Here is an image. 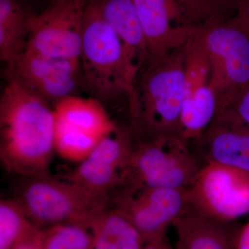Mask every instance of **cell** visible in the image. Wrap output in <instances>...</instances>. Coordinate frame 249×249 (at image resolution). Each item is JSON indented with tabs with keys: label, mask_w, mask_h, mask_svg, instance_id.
<instances>
[{
	"label": "cell",
	"mask_w": 249,
	"mask_h": 249,
	"mask_svg": "<svg viewBox=\"0 0 249 249\" xmlns=\"http://www.w3.org/2000/svg\"><path fill=\"white\" fill-rule=\"evenodd\" d=\"M15 199L40 229L77 224L88 229L100 213L111 206V196H98L70 180L48 175L23 178Z\"/></svg>",
	"instance_id": "277c9868"
},
{
	"label": "cell",
	"mask_w": 249,
	"mask_h": 249,
	"mask_svg": "<svg viewBox=\"0 0 249 249\" xmlns=\"http://www.w3.org/2000/svg\"><path fill=\"white\" fill-rule=\"evenodd\" d=\"M190 207L219 222L235 223L249 214V173L206 164L188 188Z\"/></svg>",
	"instance_id": "ba28073f"
},
{
	"label": "cell",
	"mask_w": 249,
	"mask_h": 249,
	"mask_svg": "<svg viewBox=\"0 0 249 249\" xmlns=\"http://www.w3.org/2000/svg\"><path fill=\"white\" fill-rule=\"evenodd\" d=\"M240 226L206 217L192 208L174 224L175 249H235Z\"/></svg>",
	"instance_id": "5bb4252c"
},
{
	"label": "cell",
	"mask_w": 249,
	"mask_h": 249,
	"mask_svg": "<svg viewBox=\"0 0 249 249\" xmlns=\"http://www.w3.org/2000/svg\"><path fill=\"white\" fill-rule=\"evenodd\" d=\"M222 109L230 111L249 127V84L224 103Z\"/></svg>",
	"instance_id": "603a6c76"
},
{
	"label": "cell",
	"mask_w": 249,
	"mask_h": 249,
	"mask_svg": "<svg viewBox=\"0 0 249 249\" xmlns=\"http://www.w3.org/2000/svg\"><path fill=\"white\" fill-rule=\"evenodd\" d=\"M102 139L91 134L76 132L55 122V153L69 161L78 163L83 161Z\"/></svg>",
	"instance_id": "44dd1931"
},
{
	"label": "cell",
	"mask_w": 249,
	"mask_h": 249,
	"mask_svg": "<svg viewBox=\"0 0 249 249\" xmlns=\"http://www.w3.org/2000/svg\"><path fill=\"white\" fill-rule=\"evenodd\" d=\"M188 143L204 165L249 173V127L229 111H219L204 133Z\"/></svg>",
	"instance_id": "4fadbf2b"
},
{
	"label": "cell",
	"mask_w": 249,
	"mask_h": 249,
	"mask_svg": "<svg viewBox=\"0 0 249 249\" xmlns=\"http://www.w3.org/2000/svg\"><path fill=\"white\" fill-rule=\"evenodd\" d=\"M139 70L149 60L146 42L133 0H92Z\"/></svg>",
	"instance_id": "9a60e30c"
},
{
	"label": "cell",
	"mask_w": 249,
	"mask_h": 249,
	"mask_svg": "<svg viewBox=\"0 0 249 249\" xmlns=\"http://www.w3.org/2000/svg\"><path fill=\"white\" fill-rule=\"evenodd\" d=\"M235 249H249V222L239 228Z\"/></svg>",
	"instance_id": "d4e9b609"
},
{
	"label": "cell",
	"mask_w": 249,
	"mask_h": 249,
	"mask_svg": "<svg viewBox=\"0 0 249 249\" xmlns=\"http://www.w3.org/2000/svg\"><path fill=\"white\" fill-rule=\"evenodd\" d=\"M16 80H6L0 98V158L22 178L48 175L55 151L53 106Z\"/></svg>",
	"instance_id": "6da1fadb"
},
{
	"label": "cell",
	"mask_w": 249,
	"mask_h": 249,
	"mask_svg": "<svg viewBox=\"0 0 249 249\" xmlns=\"http://www.w3.org/2000/svg\"><path fill=\"white\" fill-rule=\"evenodd\" d=\"M237 15L245 19L249 25V0H238Z\"/></svg>",
	"instance_id": "4316f807"
},
{
	"label": "cell",
	"mask_w": 249,
	"mask_h": 249,
	"mask_svg": "<svg viewBox=\"0 0 249 249\" xmlns=\"http://www.w3.org/2000/svg\"><path fill=\"white\" fill-rule=\"evenodd\" d=\"M197 10L205 25L215 21L234 17L237 12L238 0H190ZM204 25V26H205Z\"/></svg>",
	"instance_id": "7402d4cb"
},
{
	"label": "cell",
	"mask_w": 249,
	"mask_h": 249,
	"mask_svg": "<svg viewBox=\"0 0 249 249\" xmlns=\"http://www.w3.org/2000/svg\"><path fill=\"white\" fill-rule=\"evenodd\" d=\"M41 235L42 229L39 228L12 249H42Z\"/></svg>",
	"instance_id": "cb8c5ba5"
},
{
	"label": "cell",
	"mask_w": 249,
	"mask_h": 249,
	"mask_svg": "<svg viewBox=\"0 0 249 249\" xmlns=\"http://www.w3.org/2000/svg\"><path fill=\"white\" fill-rule=\"evenodd\" d=\"M42 229V249H93L89 229L77 224H59Z\"/></svg>",
	"instance_id": "ffe728a7"
},
{
	"label": "cell",
	"mask_w": 249,
	"mask_h": 249,
	"mask_svg": "<svg viewBox=\"0 0 249 249\" xmlns=\"http://www.w3.org/2000/svg\"><path fill=\"white\" fill-rule=\"evenodd\" d=\"M211 62L210 84L222 105L249 84V25L236 14L201 27Z\"/></svg>",
	"instance_id": "8992f818"
},
{
	"label": "cell",
	"mask_w": 249,
	"mask_h": 249,
	"mask_svg": "<svg viewBox=\"0 0 249 249\" xmlns=\"http://www.w3.org/2000/svg\"><path fill=\"white\" fill-rule=\"evenodd\" d=\"M136 137L132 127H119L105 137L92 152L69 174L66 179L87 191L111 196L122 185Z\"/></svg>",
	"instance_id": "7c38bea8"
},
{
	"label": "cell",
	"mask_w": 249,
	"mask_h": 249,
	"mask_svg": "<svg viewBox=\"0 0 249 249\" xmlns=\"http://www.w3.org/2000/svg\"><path fill=\"white\" fill-rule=\"evenodd\" d=\"M34 2H42L45 4V6H44V8L46 7V6H48L49 4H50L51 3L53 2V1H55V0H32ZM43 8V9H44Z\"/></svg>",
	"instance_id": "83f0119b"
},
{
	"label": "cell",
	"mask_w": 249,
	"mask_h": 249,
	"mask_svg": "<svg viewBox=\"0 0 249 249\" xmlns=\"http://www.w3.org/2000/svg\"><path fill=\"white\" fill-rule=\"evenodd\" d=\"M39 229L15 198L0 201V249H12Z\"/></svg>",
	"instance_id": "d6986e66"
},
{
	"label": "cell",
	"mask_w": 249,
	"mask_h": 249,
	"mask_svg": "<svg viewBox=\"0 0 249 249\" xmlns=\"http://www.w3.org/2000/svg\"><path fill=\"white\" fill-rule=\"evenodd\" d=\"M203 166L179 137L136 138L121 186L188 189Z\"/></svg>",
	"instance_id": "5b68a950"
},
{
	"label": "cell",
	"mask_w": 249,
	"mask_h": 249,
	"mask_svg": "<svg viewBox=\"0 0 249 249\" xmlns=\"http://www.w3.org/2000/svg\"><path fill=\"white\" fill-rule=\"evenodd\" d=\"M80 63L84 89L101 102L129 96L140 71L92 0L85 8Z\"/></svg>",
	"instance_id": "3957f363"
},
{
	"label": "cell",
	"mask_w": 249,
	"mask_h": 249,
	"mask_svg": "<svg viewBox=\"0 0 249 249\" xmlns=\"http://www.w3.org/2000/svg\"><path fill=\"white\" fill-rule=\"evenodd\" d=\"M184 95L183 47L148 60L139 71L128 96L131 127L136 138H181Z\"/></svg>",
	"instance_id": "7a4b0ae2"
},
{
	"label": "cell",
	"mask_w": 249,
	"mask_h": 249,
	"mask_svg": "<svg viewBox=\"0 0 249 249\" xmlns=\"http://www.w3.org/2000/svg\"><path fill=\"white\" fill-rule=\"evenodd\" d=\"M52 106L55 124L76 132L103 138L118 127L102 102L96 98L74 95Z\"/></svg>",
	"instance_id": "2e32d148"
},
{
	"label": "cell",
	"mask_w": 249,
	"mask_h": 249,
	"mask_svg": "<svg viewBox=\"0 0 249 249\" xmlns=\"http://www.w3.org/2000/svg\"><path fill=\"white\" fill-rule=\"evenodd\" d=\"M88 229L93 249H142L145 243L127 216L111 205L93 219Z\"/></svg>",
	"instance_id": "ac0fdd59"
},
{
	"label": "cell",
	"mask_w": 249,
	"mask_h": 249,
	"mask_svg": "<svg viewBox=\"0 0 249 249\" xmlns=\"http://www.w3.org/2000/svg\"><path fill=\"white\" fill-rule=\"evenodd\" d=\"M142 249H175V247L170 245L166 236L148 241L145 243Z\"/></svg>",
	"instance_id": "484cf974"
},
{
	"label": "cell",
	"mask_w": 249,
	"mask_h": 249,
	"mask_svg": "<svg viewBox=\"0 0 249 249\" xmlns=\"http://www.w3.org/2000/svg\"><path fill=\"white\" fill-rule=\"evenodd\" d=\"M32 0H0V59L12 62L27 49L31 19L39 11Z\"/></svg>",
	"instance_id": "e0dca14e"
},
{
	"label": "cell",
	"mask_w": 249,
	"mask_h": 249,
	"mask_svg": "<svg viewBox=\"0 0 249 249\" xmlns=\"http://www.w3.org/2000/svg\"><path fill=\"white\" fill-rule=\"evenodd\" d=\"M4 76L52 105L84 89L80 60L44 56L28 50L6 64Z\"/></svg>",
	"instance_id": "30bf717a"
},
{
	"label": "cell",
	"mask_w": 249,
	"mask_h": 249,
	"mask_svg": "<svg viewBox=\"0 0 249 249\" xmlns=\"http://www.w3.org/2000/svg\"><path fill=\"white\" fill-rule=\"evenodd\" d=\"M111 205L127 216L146 242L166 236L186 213L188 189L122 186L111 195Z\"/></svg>",
	"instance_id": "52a82bcc"
},
{
	"label": "cell",
	"mask_w": 249,
	"mask_h": 249,
	"mask_svg": "<svg viewBox=\"0 0 249 249\" xmlns=\"http://www.w3.org/2000/svg\"><path fill=\"white\" fill-rule=\"evenodd\" d=\"M89 0H55L31 19L26 50L80 60L85 8Z\"/></svg>",
	"instance_id": "9c48e42d"
},
{
	"label": "cell",
	"mask_w": 249,
	"mask_h": 249,
	"mask_svg": "<svg viewBox=\"0 0 249 249\" xmlns=\"http://www.w3.org/2000/svg\"><path fill=\"white\" fill-rule=\"evenodd\" d=\"M149 53L160 58L186 43L196 29L189 0H133Z\"/></svg>",
	"instance_id": "8fae6325"
}]
</instances>
